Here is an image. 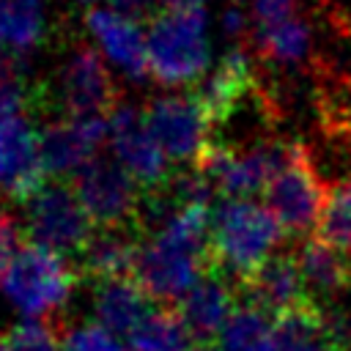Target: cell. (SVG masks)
Instances as JSON below:
<instances>
[{"label":"cell","mask_w":351,"mask_h":351,"mask_svg":"<svg viewBox=\"0 0 351 351\" xmlns=\"http://www.w3.org/2000/svg\"><path fill=\"white\" fill-rule=\"evenodd\" d=\"M211 60L208 19L200 5H167L148 25V69L165 85H189Z\"/></svg>","instance_id":"2"},{"label":"cell","mask_w":351,"mask_h":351,"mask_svg":"<svg viewBox=\"0 0 351 351\" xmlns=\"http://www.w3.org/2000/svg\"><path fill=\"white\" fill-rule=\"evenodd\" d=\"M60 351H126V346L104 324L80 321L60 335Z\"/></svg>","instance_id":"27"},{"label":"cell","mask_w":351,"mask_h":351,"mask_svg":"<svg viewBox=\"0 0 351 351\" xmlns=\"http://www.w3.org/2000/svg\"><path fill=\"white\" fill-rule=\"evenodd\" d=\"M145 288L134 277H110L93 282V315L115 335H129L151 310Z\"/></svg>","instance_id":"17"},{"label":"cell","mask_w":351,"mask_h":351,"mask_svg":"<svg viewBox=\"0 0 351 351\" xmlns=\"http://www.w3.org/2000/svg\"><path fill=\"white\" fill-rule=\"evenodd\" d=\"M90 217L74 186L47 184L25 203V233L30 241L60 255H80L93 236Z\"/></svg>","instance_id":"7"},{"label":"cell","mask_w":351,"mask_h":351,"mask_svg":"<svg viewBox=\"0 0 351 351\" xmlns=\"http://www.w3.org/2000/svg\"><path fill=\"white\" fill-rule=\"evenodd\" d=\"M219 351H274L277 348V324L271 315L250 302H241L222 332L217 335Z\"/></svg>","instance_id":"21"},{"label":"cell","mask_w":351,"mask_h":351,"mask_svg":"<svg viewBox=\"0 0 351 351\" xmlns=\"http://www.w3.org/2000/svg\"><path fill=\"white\" fill-rule=\"evenodd\" d=\"M159 3L162 0H110V5L118 14H123V16L134 19V22H145V19L151 22L159 14Z\"/></svg>","instance_id":"30"},{"label":"cell","mask_w":351,"mask_h":351,"mask_svg":"<svg viewBox=\"0 0 351 351\" xmlns=\"http://www.w3.org/2000/svg\"><path fill=\"white\" fill-rule=\"evenodd\" d=\"M8 351H60V337L52 321L47 318H30L16 326H11L3 335Z\"/></svg>","instance_id":"26"},{"label":"cell","mask_w":351,"mask_h":351,"mask_svg":"<svg viewBox=\"0 0 351 351\" xmlns=\"http://www.w3.org/2000/svg\"><path fill=\"white\" fill-rule=\"evenodd\" d=\"M296 263L313 299L351 288V255L321 241L318 236L296 247Z\"/></svg>","instance_id":"18"},{"label":"cell","mask_w":351,"mask_h":351,"mask_svg":"<svg viewBox=\"0 0 351 351\" xmlns=\"http://www.w3.org/2000/svg\"><path fill=\"white\" fill-rule=\"evenodd\" d=\"M148 126L173 162H197L211 143V118L192 93H167L145 104Z\"/></svg>","instance_id":"9"},{"label":"cell","mask_w":351,"mask_h":351,"mask_svg":"<svg viewBox=\"0 0 351 351\" xmlns=\"http://www.w3.org/2000/svg\"><path fill=\"white\" fill-rule=\"evenodd\" d=\"M263 195L266 206L271 208V214L288 236H304L310 228L318 225L326 189L321 186V176L307 145L291 143L285 165L274 173Z\"/></svg>","instance_id":"6"},{"label":"cell","mask_w":351,"mask_h":351,"mask_svg":"<svg viewBox=\"0 0 351 351\" xmlns=\"http://www.w3.org/2000/svg\"><path fill=\"white\" fill-rule=\"evenodd\" d=\"M110 140L107 115H63L41 129V159L52 178L74 176Z\"/></svg>","instance_id":"11"},{"label":"cell","mask_w":351,"mask_h":351,"mask_svg":"<svg viewBox=\"0 0 351 351\" xmlns=\"http://www.w3.org/2000/svg\"><path fill=\"white\" fill-rule=\"evenodd\" d=\"M239 296L274 318L315 302L299 271L296 252H271L247 280L239 282Z\"/></svg>","instance_id":"12"},{"label":"cell","mask_w":351,"mask_h":351,"mask_svg":"<svg viewBox=\"0 0 351 351\" xmlns=\"http://www.w3.org/2000/svg\"><path fill=\"white\" fill-rule=\"evenodd\" d=\"M47 38L41 0H0V47L8 55H27Z\"/></svg>","instance_id":"20"},{"label":"cell","mask_w":351,"mask_h":351,"mask_svg":"<svg viewBox=\"0 0 351 351\" xmlns=\"http://www.w3.org/2000/svg\"><path fill=\"white\" fill-rule=\"evenodd\" d=\"M189 351H219L217 346H208V343H203V340H197V346H192Z\"/></svg>","instance_id":"33"},{"label":"cell","mask_w":351,"mask_h":351,"mask_svg":"<svg viewBox=\"0 0 351 351\" xmlns=\"http://www.w3.org/2000/svg\"><path fill=\"white\" fill-rule=\"evenodd\" d=\"M258 85V77H255V66H252V58L250 52L239 44V47H230L219 63L211 69V74L200 82V88L195 90V96L203 101L208 118H211V126L217 121H222L252 88Z\"/></svg>","instance_id":"15"},{"label":"cell","mask_w":351,"mask_h":351,"mask_svg":"<svg viewBox=\"0 0 351 351\" xmlns=\"http://www.w3.org/2000/svg\"><path fill=\"white\" fill-rule=\"evenodd\" d=\"M0 351H8V346H5V340L0 337Z\"/></svg>","instance_id":"34"},{"label":"cell","mask_w":351,"mask_h":351,"mask_svg":"<svg viewBox=\"0 0 351 351\" xmlns=\"http://www.w3.org/2000/svg\"><path fill=\"white\" fill-rule=\"evenodd\" d=\"M77 277L80 271L71 269L60 252L30 241L0 277V291L22 315L49 318L66 307Z\"/></svg>","instance_id":"3"},{"label":"cell","mask_w":351,"mask_h":351,"mask_svg":"<svg viewBox=\"0 0 351 351\" xmlns=\"http://www.w3.org/2000/svg\"><path fill=\"white\" fill-rule=\"evenodd\" d=\"M236 296H239V285L225 271L208 266L203 271V277L186 291V296L181 299V307H178L192 337H197L203 343L217 337L222 332V326L228 324L230 313L239 307Z\"/></svg>","instance_id":"14"},{"label":"cell","mask_w":351,"mask_h":351,"mask_svg":"<svg viewBox=\"0 0 351 351\" xmlns=\"http://www.w3.org/2000/svg\"><path fill=\"white\" fill-rule=\"evenodd\" d=\"M296 16V0H252V19L255 27L277 25Z\"/></svg>","instance_id":"29"},{"label":"cell","mask_w":351,"mask_h":351,"mask_svg":"<svg viewBox=\"0 0 351 351\" xmlns=\"http://www.w3.org/2000/svg\"><path fill=\"white\" fill-rule=\"evenodd\" d=\"M315 230L321 241L351 255V176L326 189Z\"/></svg>","instance_id":"25"},{"label":"cell","mask_w":351,"mask_h":351,"mask_svg":"<svg viewBox=\"0 0 351 351\" xmlns=\"http://www.w3.org/2000/svg\"><path fill=\"white\" fill-rule=\"evenodd\" d=\"M165 5H200L203 0H162Z\"/></svg>","instance_id":"32"},{"label":"cell","mask_w":351,"mask_h":351,"mask_svg":"<svg viewBox=\"0 0 351 351\" xmlns=\"http://www.w3.org/2000/svg\"><path fill=\"white\" fill-rule=\"evenodd\" d=\"M140 252V239L134 228H99L85 250L77 255L80 258V274L96 280H110V277H132L134 261Z\"/></svg>","instance_id":"16"},{"label":"cell","mask_w":351,"mask_h":351,"mask_svg":"<svg viewBox=\"0 0 351 351\" xmlns=\"http://www.w3.org/2000/svg\"><path fill=\"white\" fill-rule=\"evenodd\" d=\"M47 167L41 159V132L27 115H14L0 121V189L16 200L27 203L36 192L47 186Z\"/></svg>","instance_id":"10"},{"label":"cell","mask_w":351,"mask_h":351,"mask_svg":"<svg viewBox=\"0 0 351 351\" xmlns=\"http://www.w3.org/2000/svg\"><path fill=\"white\" fill-rule=\"evenodd\" d=\"M82 3H99V0H82Z\"/></svg>","instance_id":"35"},{"label":"cell","mask_w":351,"mask_h":351,"mask_svg":"<svg viewBox=\"0 0 351 351\" xmlns=\"http://www.w3.org/2000/svg\"><path fill=\"white\" fill-rule=\"evenodd\" d=\"M277 348L274 351H346L329 324L326 313L318 302L296 307L291 313L277 315Z\"/></svg>","instance_id":"19"},{"label":"cell","mask_w":351,"mask_h":351,"mask_svg":"<svg viewBox=\"0 0 351 351\" xmlns=\"http://www.w3.org/2000/svg\"><path fill=\"white\" fill-rule=\"evenodd\" d=\"M82 208L96 228H134L143 230L140 214L145 192H140L137 178L118 162L96 156L74 173L71 181Z\"/></svg>","instance_id":"4"},{"label":"cell","mask_w":351,"mask_h":351,"mask_svg":"<svg viewBox=\"0 0 351 351\" xmlns=\"http://www.w3.org/2000/svg\"><path fill=\"white\" fill-rule=\"evenodd\" d=\"M282 233L269 206L250 197H222L211 211V266L239 285L274 252Z\"/></svg>","instance_id":"1"},{"label":"cell","mask_w":351,"mask_h":351,"mask_svg":"<svg viewBox=\"0 0 351 351\" xmlns=\"http://www.w3.org/2000/svg\"><path fill=\"white\" fill-rule=\"evenodd\" d=\"M129 351H189L192 332L173 307H151L145 318L126 335Z\"/></svg>","instance_id":"22"},{"label":"cell","mask_w":351,"mask_h":351,"mask_svg":"<svg viewBox=\"0 0 351 351\" xmlns=\"http://www.w3.org/2000/svg\"><path fill=\"white\" fill-rule=\"evenodd\" d=\"M47 99H52L63 115H110L121 101L104 58L85 41H74L69 47Z\"/></svg>","instance_id":"5"},{"label":"cell","mask_w":351,"mask_h":351,"mask_svg":"<svg viewBox=\"0 0 351 351\" xmlns=\"http://www.w3.org/2000/svg\"><path fill=\"white\" fill-rule=\"evenodd\" d=\"M110 121V145L115 159L137 178L145 192H159L170 184L173 167L170 156L156 140L154 129L148 126L145 110L118 101L115 110L107 115Z\"/></svg>","instance_id":"8"},{"label":"cell","mask_w":351,"mask_h":351,"mask_svg":"<svg viewBox=\"0 0 351 351\" xmlns=\"http://www.w3.org/2000/svg\"><path fill=\"white\" fill-rule=\"evenodd\" d=\"M85 27L90 33V38L99 44V49L104 52V58L118 66L129 80L140 82L145 80V74H151L148 69V36H143L140 22L118 14L112 5H93L85 14Z\"/></svg>","instance_id":"13"},{"label":"cell","mask_w":351,"mask_h":351,"mask_svg":"<svg viewBox=\"0 0 351 351\" xmlns=\"http://www.w3.org/2000/svg\"><path fill=\"white\" fill-rule=\"evenodd\" d=\"M255 47L261 52V58L277 60V63H299L307 58L310 52V27L299 19L291 16L285 22L277 25H266V27H255Z\"/></svg>","instance_id":"23"},{"label":"cell","mask_w":351,"mask_h":351,"mask_svg":"<svg viewBox=\"0 0 351 351\" xmlns=\"http://www.w3.org/2000/svg\"><path fill=\"white\" fill-rule=\"evenodd\" d=\"M47 99V88H38L22 69L16 55L0 58V121L25 115L33 107H41Z\"/></svg>","instance_id":"24"},{"label":"cell","mask_w":351,"mask_h":351,"mask_svg":"<svg viewBox=\"0 0 351 351\" xmlns=\"http://www.w3.org/2000/svg\"><path fill=\"white\" fill-rule=\"evenodd\" d=\"M247 27H250V22H247V16H244L241 8L233 5V8L225 11V16H222V30H225L230 38H244Z\"/></svg>","instance_id":"31"},{"label":"cell","mask_w":351,"mask_h":351,"mask_svg":"<svg viewBox=\"0 0 351 351\" xmlns=\"http://www.w3.org/2000/svg\"><path fill=\"white\" fill-rule=\"evenodd\" d=\"M25 225L5 208H0V277L8 271V266L14 263V258L19 255V250L25 247Z\"/></svg>","instance_id":"28"}]
</instances>
